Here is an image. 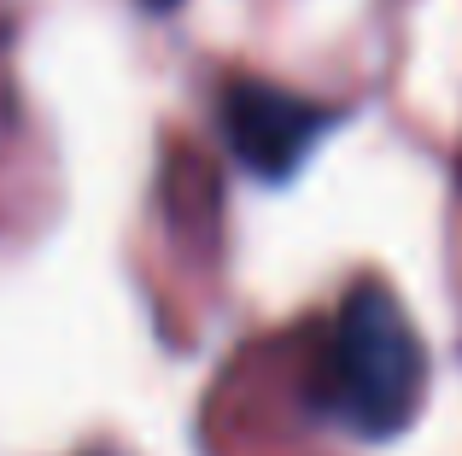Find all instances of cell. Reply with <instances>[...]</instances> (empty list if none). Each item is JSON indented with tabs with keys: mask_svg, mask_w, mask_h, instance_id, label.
Returning a JSON list of instances; mask_svg holds the SVG:
<instances>
[{
	"mask_svg": "<svg viewBox=\"0 0 462 456\" xmlns=\"http://www.w3.org/2000/svg\"><path fill=\"white\" fill-rule=\"evenodd\" d=\"M428 392V351L381 281L351 287L328 345V410L357 439H398Z\"/></svg>",
	"mask_w": 462,
	"mask_h": 456,
	"instance_id": "1",
	"label": "cell"
},
{
	"mask_svg": "<svg viewBox=\"0 0 462 456\" xmlns=\"http://www.w3.org/2000/svg\"><path fill=\"white\" fill-rule=\"evenodd\" d=\"M328 129H334V112L293 88L252 82V77L223 88V141L240 159V170L258 176V182H293L305 170V159L322 147Z\"/></svg>",
	"mask_w": 462,
	"mask_h": 456,
	"instance_id": "2",
	"label": "cell"
}]
</instances>
